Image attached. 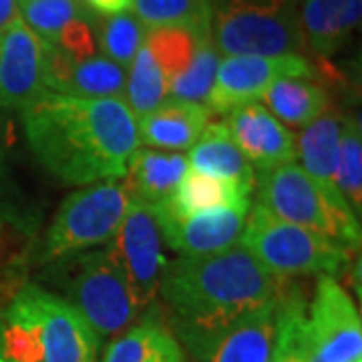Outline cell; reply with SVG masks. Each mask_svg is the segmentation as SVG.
Wrapping results in <instances>:
<instances>
[{"label": "cell", "instance_id": "36", "mask_svg": "<svg viewBox=\"0 0 362 362\" xmlns=\"http://www.w3.org/2000/svg\"><path fill=\"white\" fill-rule=\"evenodd\" d=\"M0 135H2V129H0Z\"/></svg>", "mask_w": 362, "mask_h": 362}, {"label": "cell", "instance_id": "20", "mask_svg": "<svg viewBox=\"0 0 362 362\" xmlns=\"http://www.w3.org/2000/svg\"><path fill=\"white\" fill-rule=\"evenodd\" d=\"M189 171L216 180L235 181L246 187H256V169L250 165L240 147L232 139L226 121L207 123L199 139L185 156Z\"/></svg>", "mask_w": 362, "mask_h": 362}, {"label": "cell", "instance_id": "3", "mask_svg": "<svg viewBox=\"0 0 362 362\" xmlns=\"http://www.w3.org/2000/svg\"><path fill=\"white\" fill-rule=\"evenodd\" d=\"M101 338L83 314L59 294L25 286L0 328V358L6 362H97Z\"/></svg>", "mask_w": 362, "mask_h": 362}, {"label": "cell", "instance_id": "28", "mask_svg": "<svg viewBox=\"0 0 362 362\" xmlns=\"http://www.w3.org/2000/svg\"><path fill=\"white\" fill-rule=\"evenodd\" d=\"M18 16L47 47H54L71 21L95 18L81 0H18Z\"/></svg>", "mask_w": 362, "mask_h": 362}, {"label": "cell", "instance_id": "14", "mask_svg": "<svg viewBox=\"0 0 362 362\" xmlns=\"http://www.w3.org/2000/svg\"><path fill=\"white\" fill-rule=\"evenodd\" d=\"M163 242L180 256H206L235 246L250 207H218L194 216H177L163 202L153 206Z\"/></svg>", "mask_w": 362, "mask_h": 362}, {"label": "cell", "instance_id": "13", "mask_svg": "<svg viewBox=\"0 0 362 362\" xmlns=\"http://www.w3.org/2000/svg\"><path fill=\"white\" fill-rule=\"evenodd\" d=\"M47 52L21 16L0 35V109L23 111L49 90Z\"/></svg>", "mask_w": 362, "mask_h": 362}, {"label": "cell", "instance_id": "31", "mask_svg": "<svg viewBox=\"0 0 362 362\" xmlns=\"http://www.w3.org/2000/svg\"><path fill=\"white\" fill-rule=\"evenodd\" d=\"M199 35L206 33H194L189 28H180V26H163V28L147 30L145 47L151 51L157 65L163 69V73L171 83L189 65Z\"/></svg>", "mask_w": 362, "mask_h": 362}, {"label": "cell", "instance_id": "35", "mask_svg": "<svg viewBox=\"0 0 362 362\" xmlns=\"http://www.w3.org/2000/svg\"><path fill=\"white\" fill-rule=\"evenodd\" d=\"M274 362H296L290 354H286V352H282V350L276 349V356H274Z\"/></svg>", "mask_w": 362, "mask_h": 362}, {"label": "cell", "instance_id": "8", "mask_svg": "<svg viewBox=\"0 0 362 362\" xmlns=\"http://www.w3.org/2000/svg\"><path fill=\"white\" fill-rule=\"evenodd\" d=\"M123 180L85 185L61 204L45 235L42 259L66 258L97 246H107L129 209Z\"/></svg>", "mask_w": 362, "mask_h": 362}, {"label": "cell", "instance_id": "23", "mask_svg": "<svg viewBox=\"0 0 362 362\" xmlns=\"http://www.w3.org/2000/svg\"><path fill=\"white\" fill-rule=\"evenodd\" d=\"M252 187L226 180H216L189 171L183 175L180 185L163 204L177 216H194L218 207H250Z\"/></svg>", "mask_w": 362, "mask_h": 362}, {"label": "cell", "instance_id": "5", "mask_svg": "<svg viewBox=\"0 0 362 362\" xmlns=\"http://www.w3.org/2000/svg\"><path fill=\"white\" fill-rule=\"evenodd\" d=\"M240 244L278 278L332 276L342 270L352 254L322 233L280 220L262 204L250 206Z\"/></svg>", "mask_w": 362, "mask_h": 362}, {"label": "cell", "instance_id": "27", "mask_svg": "<svg viewBox=\"0 0 362 362\" xmlns=\"http://www.w3.org/2000/svg\"><path fill=\"white\" fill-rule=\"evenodd\" d=\"M147 30L149 28L135 14L129 13L95 18L97 47L103 51V57L111 59L125 71L129 69L135 54L145 42Z\"/></svg>", "mask_w": 362, "mask_h": 362}, {"label": "cell", "instance_id": "30", "mask_svg": "<svg viewBox=\"0 0 362 362\" xmlns=\"http://www.w3.org/2000/svg\"><path fill=\"white\" fill-rule=\"evenodd\" d=\"M218 65H220V52L211 40V33L199 35L194 57L187 69L171 83L169 97L194 101V103H206L218 73Z\"/></svg>", "mask_w": 362, "mask_h": 362}, {"label": "cell", "instance_id": "12", "mask_svg": "<svg viewBox=\"0 0 362 362\" xmlns=\"http://www.w3.org/2000/svg\"><path fill=\"white\" fill-rule=\"evenodd\" d=\"M306 332L324 362H362V324L354 300L332 276L316 282Z\"/></svg>", "mask_w": 362, "mask_h": 362}, {"label": "cell", "instance_id": "33", "mask_svg": "<svg viewBox=\"0 0 362 362\" xmlns=\"http://www.w3.org/2000/svg\"><path fill=\"white\" fill-rule=\"evenodd\" d=\"M95 16H113L131 11V0H81Z\"/></svg>", "mask_w": 362, "mask_h": 362}, {"label": "cell", "instance_id": "32", "mask_svg": "<svg viewBox=\"0 0 362 362\" xmlns=\"http://www.w3.org/2000/svg\"><path fill=\"white\" fill-rule=\"evenodd\" d=\"M97 18V16H95ZM95 18H77L71 21L61 30L57 39V49H61L73 59H89L97 54V35H95Z\"/></svg>", "mask_w": 362, "mask_h": 362}, {"label": "cell", "instance_id": "26", "mask_svg": "<svg viewBox=\"0 0 362 362\" xmlns=\"http://www.w3.org/2000/svg\"><path fill=\"white\" fill-rule=\"evenodd\" d=\"M171 81L163 73V69L157 65L151 51L141 45L137 51L133 63L129 65V77L125 85V103L131 109V113L137 117L147 115L169 97Z\"/></svg>", "mask_w": 362, "mask_h": 362}, {"label": "cell", "instance_id": "11", "mask_svg": "<svg viewBox=\"0 0 362 362\" xmlns=\"http://www.w3.org/2000/svg\"><path fill=\"white\" fill-rule=\"evenodd\" d=\"M280 294L218 330L181 340L202 362H274L280 332Z\"/></svg>", "mask_w": 362, "mask_h": 362}, {"label": "cell", "instance_id": "16", "mask_svg": "<svg viewBox=\"0 0 362 362\" xmlns=\"http://www.w3.org/2000/svg\"><path fill=\"white\" fill-rule=\"evenodd\" d=\"M49 90L85 99H123L127 71L103 54L73 59L57 47L47 52Z\"/></svg>", "mask_w": 362, "mask_h": 362}, {"label": "cell", "instance_id": "24", "mask_svg": "<svg viewBox=\"0 0 362 362\" xmlns=\"http://www.w3.org/2000/svg\"><path fill=\"white\" fill-rule=\"evenodd\" d=\"M101 362H185V352L165 324L145 320L119 334Z\"/></svg>", "mask_w": 362, "mask_h": 362}, {"label": "cell", "instance_id": "9", "mask_svg": "<svg viewBox=\"0 0 362 362\" xmlns=\"http://www.w3.org/2000/svg\"><path fill=\"white\" fill-rule=\"evenodd\" d=\"M163 244L153 206L131 197L129 209L105 250L127 278L141 312L159 296L161 278L168 266Z\"/></svg>", "mask_w": 362, "mask_h": 362}, {"label": "cell", "instance_id": "34", "mask_svg": "<svg viewBox=\"0 0 362 362\" xmlns=\"http://www.w3.org/2000/svg\"><path fill=\"white\" fill-rule=\"evenodd\" d=\"M18 18V0H0V35Z\"/></svg>", "mask_w": 362, "mask_h": 362}, {"label": "cell", "instance_id": "18", "mask_svg": "<svg viewBox=\"0 0 362 362\" xmlns=\"http://www.w3.org/2000/svg\"><path fill=\"white\" fill-rule=\"evenodd\" d=\"M342 133V115L337 111H326L296 137L300 168L310 175L322 194L340 209H350L338 189V147ZM352 211V209H350Z\"/></svg>", "mask_w": 362, "mask_h": 362}, {"label": "cell", "instance_id": "21", "mask_svg": "<svg viewBox=\"0 0 362 362\" xmlns=\"http://www.w3.org/2000/svg\"><path fill=\"white\" fill-rule=\"evenodd\" d=\"M187 169V159L181 153L137 149L127 163L123 183L129 197L156 206L171 197Z\"/></svg>", "mask_w": 362, "mask_h": 362}, {"label": "cell", "instance_id": "19", "mask_svg": "<svg viewBox=\"0 0 362 362\" xmlns=\"http://www.w3.org/2000/svg\"><path fill=\"white\" fill-rule=\"evenodd\" d=\"M362 0H304L300 25L304 45L318 57H334L361 23Z\"/></svg>", "mask_w": 362, "mask_h": 362}, {"label": "cell", "instance_id": "29", "mask_svg": "<svg viewBox=\"0 0 362 362\" xmlns=\"http://www.w3.org/2000/svg\"><path fill=\"white\" fill-rule=\"evenodd\" d=\"M337 181L344 202L358 218L362 211V133L358 117H342Z\"/></svg>", "mask_w": 362, "mask_h": 362}, {"label": "cell", "instance_id": "10", "mask_svg": "<svg viewBox=\"0 0 362 362\" xmlns=\"http://www.w3.org/2000/svg\"><path fill=\"white\" fill-rule=\"evenodd\" d=\"M314 75V66L302 54L223 57L204 105L209 113L228 115L242 105L259 103L262 95L278 78H312Z\"/></svg>", "mask_w": 362, "mask_h": 362}, {"label": "cell", "instance_id": "7", "mask_svg": "<svg viewBox=\"0 0 362 362\" xmlns=\"http://www.w3.org/2000/svg\"><path fill=\"white\" fill-rule=\"evenodd\" d=\"M258 195V204L280 220L322 233L350 252L361 247L358 218L350 209L334 206L296 161L262 171Z\"/></svg>", "mask_w": 362, "mask_h": 362}, {"label": "cell", "instance_id": "38", "mask_svg": "<svg viewBox=\"0 0 362 362\" xmlns=\"http://www.w3.org/2000/svg\"><path fill=\"white\" fill-rule=\"evenodd\" d=\"M4 362H6V361H4Z\"/></svg>", "mask_w": 362, "mask_h": 362}, {"label": "cell", "instance_id": "4", "mask_svg": "<svg viewBox=\"0 0 362 362\" xmlns=\"http://www.w3.org/2000/svg\"><path fill=\"white\" fill-rule=\"evenodd\" d=\"M211 40L223 57L300 54L298 0H214Z\"/></svg>", "mask_w": 362, "mask_h": 362}, {"label": "cell", "instance_id": "37", "mask_svg": "<svg viewBox=\"0 0 362 362\" xmlns=\"http://www.w3.org/2000/svg\"><path fill=\"white\" fill-rule=\"evenodd\" d=\"M0 362H4V361H2V358H0Z\"/></svg>", "mask_w": 362, "mask_h": 362}, {"label": "cell", "instance_id": "25", "mask_svg": "<svg viewBox=\"0 0 362 362\" xmlns=\"http://www.w3.org/2000/svg\"><path fill=\"white\" fill-rule=\"evenodd\" d=\"M131 11L147 28L180 26L209 33L214 0H131Z\"/></svg>", "mask_w": 362, "mask_h": 362}, {"label": "cell", "instance_id": "22", "mask_svg": "<svg viewBox=\"0 0 362 362\" xmlns=\"http://www.w3.org/2000/svg\"><path fill=\"white\" fill-rule=\"evenodd\" d=\"M262 105L290 127H308L330 109V99L312 78L288 77L272 83L262 95Z\"/></svg>", "mask_w": 362, "mask_h": 362}, {"label": "cell", "instance_id": "6", "mask_svg": "<svg viewBox=\"0 0 362 362\" xmlns=\"http://www.w3.org/2000/svg\"><path fill=\"white\" fill-rule=\"evenodd\" d=\"M69 302L99 338L123 334L141 314L127 278L107 250H87L61 258Z\"/></svg>", "mask_w": 362, "mask_h": 362}, {"label": "cell", "instance_id": "1", "mask_svg": "<svg viewBox=\"0 0 362 362\" xmlns=\"http://www.w3.org/2000/svg\"><path fill=\"white\" fill-rule=\"evenodd\" d=\"M21 117L33 156L69 185L123 180L141 145L137 117L125 99H85L47 90Z\"/></svg>", "mask_w": 362, "mask_h": 362}, {"label": "cell", "instance_id": "2", "mask_svg": "<svg viewBox=\"0 0 362 362\" xmlns=\"http://www.w3.org/2000/svg\"><path fill=\"white\" fill-rule=\"evenodd\" d=\"M286 278L268 272L240 242L168 262L159 294L175 318L180 337L211 332L276 298Z\"/></svg>", "mask_w": 362, "mask_h": 362}, {"label": "cell", "instance_id": "17", "mask_svg": "<svg viewBox=\"0 0 362 362\" xmlns=\"http://www.w3.org/2000/svg\"><path fill=\"white\" fill-rule=\"evenodd\" d=\"M209 115L204 103L168 97L151 113L137 119L139 143L175 153L189 149L207 127Z\"/></svg>", "mask_w": 362, "mask_h": 362}, {"label": "cell", "instance_id": "15", "mask_svg": "<svg viewBox=\"0 0 362 362\" xmlns=\"http://www.w3.org/2000/svg\"><path fill=\"white\" fill-rule=\"evenodd\" d=\"M228 131L258 173L298 159L296 135L262 103H247L228 113Z\"/></svg>", "mask_w": 362, "mask_h": 362}]
</instances>
